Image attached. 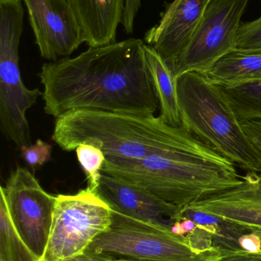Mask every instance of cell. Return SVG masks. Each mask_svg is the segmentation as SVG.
I'll list each match as a JSON object with an SVG mask.
<instances>
[{
	"mask_svg": "<svg viewBox=\"0 0 261 261\" xmlns=\"http://www.w3.org/2000/svg\"><path fill=\"white\" fill-rule=\"evenodd\" d=\"M144 45L129 38L46 63L38 74L44 112L56 119L77 110L154 115L159 101Z\"/></svg>",
	"mask_w": 261,
	"mask_h": 261,
	"instance_id": "6da1fadb",
	"label": "cell"
},
{
	"mask_svg": "<svg viewBox=\"0 0 261 261\" xmlns=\"http://www.w3.org/2000/svg\"><path fill=\"white\" fill-rule=\"evenodd\" d=\"M52 139L66 151L83 143L93 144L103 150L107 162L212 149L183 127L171 126L159 116L93 110H72L57 118Z\"/></svg>",
	"mask_w": 261,
	"mask_h": 261,
	"instance_id": "7a4b0ae2",
	"label": "cell"
},
{
	"mask_svg": "<svg viewBox=\"0 0 261 261\" xmlns=\"http://www.w3.org/2000/svg\"><path fill=\"white\" fill-rule=\"evenodd\" d=\"M102 173L142 187L182 208L234 188L242 181L235 164L213 149L162 152L139 160L105 161Z\"/></svg>",
	"mask_w": 261,
	"mask_h": 261,
	"instance_id": "3957f363",
	"label": "cell"
},
{
	"mask_svg": "<svg viewBox=\"0 0 261 261\" xmlns=\"http://www.w3.org/2000/svg\"><path fill=\"white\" fill-rule=\"evenodd\" d=\"M182 126L247 172H261V158L222 87L205 75L176 78Z\"/></svg>",
	"mask_w": 261,
	"mask_h": 261,
	"instance_id": "277c9868",
	"label": "cell"
},
{
	"mask_svg": "<svg viewBox=\"0 0 261 261\" xmlns=\"http://www.w3.org/2000/svg\"><path fill=\"white\" fill-rule=\"evenodd\" d=\"M108 228L84 254L103 261H221L223 250L212 242L197 244L170 227L138 220L112 210Z\"/></svg>",
	"mask_w": 261,
	"mask_h": 261,
	"instance_id": "5b68a950",
	"label": "cell"
},
{
	"mask_svg": "<svg viewBox=\"0 0 261 261\" xmlns=\"http://www.w3.org/2000/svg\"><path fill=\"white\" fill-rule=\"evenodd\" d=\"M22 0H0V126L18 148L32 144L26 113L43 93L21 80L19 44L23 32Z\"/></svg>",
	"mask_w": 261,
	"mask_h": 261,
	"instance_id": "8992f818",
	"label": "cell"
},
{
	"mask_svg": "<svg viewBox=\"0 0 261 261\" xmlns=\"http://www.w3.org/2000/svg\"><path fill=\"white\" fill-rule=\"evenodd\" d=\"M108 204L87 187L56 196L52 228L41 261H67L84 254L111 222Z\"/></svg>",
	"mask_w": 261,
	"mask_h": 261,
	"instance_id": "52a82bcc",
	"label": "cell"
},
{
	"mask_svg": "<svg viewBox=\"0 0 261 261\" xmlns=\"http://www.w3.org/2000/svg\"><path fill=\"white\" fill-rule=\"evenodd\" d=\"M250 0H209L200 26L173 70L176 78L189 72L205 75L236 49L241 19Z\"/></svg>",
	"mask_w": 261,
	"mask_h": 261,
	"instance_id": "ba28073f",
	"label": "cell"
},
{
	"mask_svg": "<svg viewBox=\"0 0 261 261\" xmlns=\"http://www.w3.org/2000/svg\"><path fill=\"white\" fill-rule=\"evenodd\" d=\"M0 192L4 194L9 215L17 232L28 248L41 260L52 228L56 196L40 185L25 167L11 172Z\"/></svg>",
	"mask_w": 261,
	"mask_h": 261,
	"instance_id": "9c48e42d",
	"label": "cell"
},
{
	"mask_svg": "<svg viewBox=\"0 0 261 261\" xmlns=\"http://www.w3.org/2000/svg\"><path fill=\"white\" fill-rule=\"evenodd\" d=\"M41 56L51 61L67 58L84 42L67 0H22Z\"/></svg>",
	"mask_w": 261,
	"mask_h": 261,
	"instance_id": "30bf717a",
	"label": "cell"
},
{
	"mask_svg": "<svg viewBox=\"0 0 261 261\" xmlns=\"http://www.w3.org/2000/svg\"><path fill=\"white\" fill-rule=\"evenodd\" d=\"M187 208L214 216L228 228L248 231L261 240V172H247L240 185Z\"/></svg>",
	"mask_w": 261,
	"mask_h": 261,
	"instance_id": "8fae6325",
	"label": "cell"
},
{
	"mask_svg": "<svg viewBox=\"0 0 261 261\" xmlns=\"http://www.w3.org/2000/svg\"><path fill=\"white\" fill-rule=\"evenodd\" d=\"M209 0H174L159 22L146 34L151 46L173 72L196 35Z\"/></svg>",
	"mask_w": 261,
	"mask_h": 261,
	"instance_id": "7c38bea8",
	"label": "cell"
},
{
	"mask_svg": "<svg viewBox=\"0 0 261 261\" xmlns=\"http://www.w3.org/2000/svg\"><path fill=\"white\" fill-rule=\"evenodd\" d=\"M96 193L113 211L170 228L179 221L183 210L159 199L142 187L104 173Z\"/></svg>",
	"mask_w": 261,
	"mask_h": 261,
	"instance_id": "4fadbf2b",
	"label": "cell"
},
{
	"mask_svg": "<svg viewBox=\"0 0 261 261\" xmlns=\"http://www.w3.org/2000/svg\"><path fill=\"white\" fill-rule=\"evenodd\" d=\"M81 28L84 42L101 47L116 41L126 0H67Z\"/></svg>",
	"mask_w": 261,
	"mask_h": 261,
	"instance_id": "5bb4252c",
	"label": "cell"
},
{
	"mask_svg": "<svg viewBox=\"0 0 261 261\" xmlns=\"http://www.w3.org/2000/svg\"><path fill=\"white\" fill-rule=\"evenodd\" d=\"M144 52L147 69L159 101V117L171 126H182L176 76L153 47L145 44Z\"/></svg>",
	"mask_w": 261,
	"mask_h": 261,
	"instance_id": "9a60e30c",
	"label": "cell"
},
{
	"mask_svg": "<svg viewBox=\"0 0 261 261\" xmlns=\"http://www.w3.org/2000/svg\"><path fill=\"white\" fill-rule=\"evenodd\" d=\"M222 87H234L261 80V50H235L222 57L205 75Z\"/></svg>",
	"mask_w": 261,
	"mask_h": 261,
	"instance_id": "2e32d148",
	"label": "cell"
},
{
	"mask_svg": "<svg viewBox=\"0 0 261 261\" xmlns=\"http://www.w3.org/2000/svg\"><path fill=\"white\" fill-rule=\"evenodd\" d=\"M0 261H39L17 232L0 192Z\"/></svg>",
	"mask_w": 261,
	"mask_h": 261,
	"instance_id": "e0dca14e",
	"label": "cell"
},
{
	"mask_svg": "<svg viewBox=\"0 0 261 261\" xmlns=\"http://www.w3.org/2000/svg\"><path fill=\"white\" fill-rule=\"evenodd\" d=\"M238 119L261 120V80L234 87H222Z\"/></svg>",
	"mask_w": 261,
	"mask_h": 261,
	"instance_id": "ac0fdd59",
	"label": "cell"
},
{
	"mask_svg": "<svg viewBox=\"0 0 261 261\" xmlns=\"http://www.w3.org/2000/svg\"><path fill=\"white\" fill-rule=\"evenodd\" d=\"M75 151L78 161L87 175V187L96 192L102 176V169L106 161L105 154L96 146L86 143L78 146Z\"/></svg>",
	"mask_w": 261,
	"mask_h": 261,
	"instance_id": "d6986e66",
	"label": "cell"
},
{
	"mask_svg": "<svg viewBox=\"0 0 261 261\" xmlns=\"http://www.w3.org/2000/svg\"><path fill=\"white\" fill-rule=\"evenodd\" d=\"M236 49L261 50V16L254 21L242 24L238 34Z\"/></svg>",
	"mask_w": 261,
	"mask_h": 261,
	"instance_id": "ffe728a7",
	"label": "cell"
},
{
	"mask_svg": "<svg viewBox=\"0 0 261 261\" xmlns=\"http://www.w3.org/2000/svg\"><path fill=\"white\" fill-rule=\"evenodd\" d=\"M52 151L50 144L38 139L35 144L21 149V156L29 167L35 169L44 165L50 160Z\"/></svg>",
	"mask_w": 261,
	"mask_h": 261,
	"instance_id": "44dd1931",
	"label": "cell"
},
{
	"mask_svg": "<svg viewBox=\"0 0 261 261\" xmlns=\"http://www.w3.org/2000/svg\"><path fill=\"white\" fill-rule=\"evenodd\" d=\"M241 124L261 158V120L242 121Z\"/></svg>",
	"mask_w": 261,
	"mask_h": 261,
	"instance_id": "7402d4cb",
	"label": "cell"
},
{
	"mask_svg": "<svg viewBox=\"0 0 261 261\" xmlns=\"http://www.w3.org/2000/svg\"><path fill=\"white\" fill-rule=\"evenodd\" d=\"M223 250V257L221 261H261L251 255L248 251H244L242 248Z\"/></svg>",
	"mask_w": 261,
	"mask_h": 261,
	"instance_id": "603a6c76",
	"label": "cell"
},
{
	"mask_svg": "<svg viewBox=\"0 0 261 261\" xmlns=\"http://www.w3.org/2000/svg\"><path fill=\"white\" fill-rule=\"evenodd\" d=\"M241 248L248 252L257 253L261 251L260 238L254 234H243L239 240Z\"/></svg>",
	"mask_w": 261,
	"mask_h": 261,
	"instance_id": "cb8c5ba5",
	"label": "cell"
},
{
	"mask_svg": "<svg viewBox=\"0 0 261 261\" xmlns=\"http://www.w3.org/2000/svg\"><path fill=\"white\" fill-rule=\"evenodd\" d=\"M67 261H103L99 260V259L95 258V257H90V256L87 255V254H81V255L78 256V257H74V258L70 259Z\"/></svg>",
	"mask_w": 261,
	"mask_h": 261,
	"instance_id": "d4e9b609",
	"label": "cell"
},
{
	"mask_svg": "<svg viewBox=\"0 0 261 261\" xmlns=\"http://www.w3.org/2000/svg\"><path fill=\"white\" fill-rule=\"evenodd\" d=\"M250 254H251V255L254 256V257H257V258L260 259L261 260V251H259V252L257 253H252V252H249Z\"/></svg>",
	"mask_w": 261,
	"mask_h": 261,
	"instance_id": "484cf974",
	"label": "cell"
},
{
	"mask_svg": "<svg viewBox=\"0 0 261 261\" xmlns=\"http://www.w3.org/2000/svg\"><path fill=\"white\" fill-rule=\"evenodd\" d=\"M39 261H41V260H39Z\"/></svg>",
	"mask_w": 261,
	"mask_h": 261,
	"instance_id": "4316f807",
	"label": "cell"
}]
</instances>
